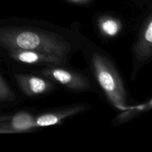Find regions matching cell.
<instances>
[{"instance_id": "5b68a950", "label": "cell", "mask_w": 152, "mask_h": 152, "mask_svg": "<svg viewBox=\"0 0 152 152\" xmlns=\"http://www.w3.org/2000/svg\"><path fill=\"white\" fill-rule=\"evenodd\" d=\"M5 57L15 65L28 66H49L66 65L68 61L55 55L48 54L37 50L9 49L3 50Z\"/></svg>"}, {"instance_id": "277c9868", "label": "cell", "mask_w": 152, "mask_h": 152, "mask_svg": "<svg viewBox=\"0 0 152 152\" xmlns=\"http://www.w3.org/2000/svg\"><path fill=\"white\" fill-rule=\"evenodd\" d=\"M133 69L132 77L135 76L144 65L150 62L152 57V16H149L143 21L138 34L137 39L132 50Z\"/></svg>"}, {"instance_id": "30bf717a", "label": "cell", "mask_w": 152, "mask_h": 152, "mask_svg": "<svg viewBox=\"0 0 152 152\" xmlns=\"http://www.w3.org/2000/svg\"><path fill=\"white\" fill-rule=\"evenodd\" d=\"M151 99H150L148 102H144V103L140 104V105H131L129 108L124 110V111H120V114L116 116V117L112 121L113 124L114 126H118V125L126 123V122L133 119L136 116L140 114L141 113L151 110Z\"/></svg>"}, {"instance_id": "ba28073f", "label": "cell", "mask_w": 152, "mask_h": 152, "mask_svg": "<svg viewBox=\"0 0 152 152\" xmlns=\"http://www.w3.org/2000/svg\"><path fill=\"white\" fill-rule=\"evenodd\" d=\"M90 107L89 104L79 103L63 107L57 110H52L42 113L39 115H36V126L39 129L59 125L62 123L65 119L74 117L80 113L83 112Z\"/></svg>"}, {"instance_id": "52a82bcc", "label": "cell", "mask_w": 152, "mask_h": 152, "mask_svg": "<svg viewBox=\"0 0 152 152\" xmlns=\"http://www.w3.org/2000/svg\"><path fill=\"white\" fill-rule=\"evenodd\" d=\"M36 115L28 111H21L9 115L0 116V134H20L38 129Z\"/></svg>"}, {"instance_id": "3957f363", "label": "cell", "mask_w": 152, "mask_h": 152, "mask_svg": "<svg viewBox=\"0 0 152 152\" xmlns=\"http://www.w3.org/2000/svg\"><path fill=\"white\" fill-rule=\"evenodd\" d=\"M34 73L49 79L71 91H97L91 79L86 74L77 70L66 68L65 65L43 67Z\"/></svg>"}, {"instance_id": "7a4b0ae2", "label": "cell", "mask_w": 152, "mask_h": 152, "mask_svg": "<svg viewBox=\"0 0 152 152\" xmlns=\"http://www.w3.org/2000/svg\"><path fill=\"white\" fill-rule=\"evenodd\" d=\"M80 50L110 105L120 112L129 108L131 105L124 82L111 58L86 37H83Z\"/></svg>"}, {"instance_id": "6da1fadb", "label": "cell", "mask_w": 152, "mask_h": 152, "mask_svg": "<svg viewBox=\"0 0 152 152\" xmlns=\"http://www.w3.org/2000/svg\"><path fill=\"white\" fill-rule=\"evenodd\" d=\"M71 28L43 21L13 18L0 25V49L37 50L68 61L80 50L84 36Z\"/></svg>"}, {"instance_id": "7c38bea8", "label": "cell", "mask_w": 152, "mask_h": 152, "mask_svg": "<svg viewBox=\"0 0 152 152\" xmlns=\"http://www.w3.org/2000/svg\"><path fill=\"white\" fill-rule=\"evenodd\" d=\"M67 1L76 4H86L90 2L91 0H67Z\"/></svg>"}, {"instance_id": "8fae6325", "label": "cell", "mask_w": 152, "mask_h": 152, "mask_svg": "<svg viewBox=\"0 0 152 152\" xmlns=\"http://www.w3.org/2000/svg\"><path fill=\"white\" fill-rule=\"evenodd\" d=\"M17 101V96L6 80L0 74V103H10Z\"/></svg>"}, {"instance_id": "8992f818", "label": "cell", "mask_w": 152, "mask_h": 152, "mask_svg": "<svg viewBox=\"0 0 152 152\" xmlns=\"http://www.w3.org/2000/svg\"><path fill=\"white\" fill-rule=\"evenodd\" d=\"M13 78L24 95L28 97L45 95L56 88V84L49 79L37 74L16 73Z\"/></svg>"}, {"instance_id": "9c48e42d", "label": "cell", "mask_w": 152, "mask_h": 152, "mask_svg": "<svg viewBox=\"0 0 152 152\" xmlns=\"http://www.w3.org/2000/svg\"><path fill=\"white\" fill-rule=\"evenodd\" d=\"M96 25L100 34L106 38H114L123 29L121 21L109 15H103L98 17Z\"/></svg>"}]
</instances>
